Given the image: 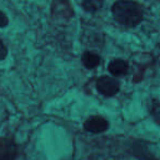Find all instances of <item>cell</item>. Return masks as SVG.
Here are the masks:
<instances>
[{"label": "cell", "instance_id": "cell-1", "mask_svg": "<svg viewBox=\"0 0 160 160\" xmlns=\"http://www.w3.org/2000/svg\"><path fill=\"white\" fill-rule=\"evenodd\" d=\"M112 14L115 21L127 28L138 25L144 19V12L138 3L131 0H118L112 6Z\"/></svg>", "mask_w": 160, "mask_h": 160}, {"label": "cell", "instance_id": "cell-2", "mask_svg": "<svg viewBox=\"0 0 160 160\" xmlns=\"http://www.w3.org/2000/svg\"><path fill=\"white\" fill-rule=\"evenodd\" d=\"M97 89L103 96L113 97L120 91V83L115 78L103 76L97 81Z\"/></svg>", "mask_w": 160, "mask_h": 160}, {"label": "cell", "instance_id": "cell-3", "mask_svg": "<svg viewBox=\"0 0 160 160\" xmlns=\"http://www.w3.org/2000/svg\"><path fill=\"white\" fill-rule=\"evenodd\" d=\"M83 128L92 134H100L109 128V122L102 116H91L85 123Z\"/></svg>", "mask_w": 160, "mask_h": 160}, {"label": "cell", "instance_id": "cell-4", "mask_svg": "<svg viewBox=\"0 0 160 160\" xmlns=\"http://www.w3.org/2000/svg\"><path fill=\"white\" fill-rule=\"evenodd\" d=\"M17 146L11 139L0 138V160H17Z\"/></svg>", "mask_w": 160, "mask_h": 160}, {"label": "cell", "instance_id": "cell-5", "mask_svg": "<svg viewBox=\"0 0 160 160\" xmlns=\"http://www.w3.org/2000/svg\"><path fill=\"white\" fill-rule=\"evenodd\" d=\"M110 73L114 77H120L127 72L128 70V64L123 59H113L108 66Z\"/></svg>", "mask_w": 160, "mask_h": 160}, {"label": "cell", "instance_id": "cell-6", "mask_svg": "<svg viewBox=\"0 0 160 160\" xmlns=\"http://www.w3.org/2000/svg\"><path fill=\"white\" fill-rule=\"evenodd\" d=\"M82 64L86 68L93 69L99 66L100 64V57L97 54L91 53V52H86L82 55Z\"/></svg>", "mask_w": 160, "mask_h": 160}, {"label": "cell", "instance_id": "cell-7", "mask_svg": "<svg viewBox=\"0 0 160 160\" xmlns=\"http://www.w3.org/2000/svg\"><path fill=\"white\" fill-rule=\"evenodd\" d=\"M104 0H82V8L89 13H94L102 8Z\"/></svg>", "mask_w": 160, "mask_h": 160}, {"label": "cell", "instance_id": "cell-8", "mask_svg": "<svg viewBox=\"0 0 160 160\" xmlns=\"http://www.w3.org/2000/svg\"><path fill=\"white\" fill-rule=\"evenodd\" d=\"M8 56V48L5 45V43L0 40V62L3 59H6V57Z\"/></svg>", "mask_w": 160, "mask_h": 160}, {"label": "cell", "instance_id": "cell-9", "mask_svg": "<svg viewBox=\"0 0 160 160\" xmlns=\"http://www.w3.org/2000/svg\"><path fill=\"white\" fill-rule=\"evenodd\" d=\"M8 24H9V19L6 16L5 12H2L0 10V28L3 29V28H6Z\"/></svg>", "mask_w": 160, "mask_h": 160}]
</instances>
